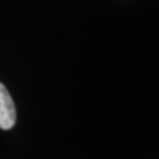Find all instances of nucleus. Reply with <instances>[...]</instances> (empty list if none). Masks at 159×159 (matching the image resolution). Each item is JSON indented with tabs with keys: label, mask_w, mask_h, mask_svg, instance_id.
I'll use <instances>...</instances> for the list:
<instances>
[{
	"label": "nucleus",
	"mask_w": 159,
	"mask_h": 159,
	"mask_svg": "<svg viewBox=\"0 0 159 159\" xmlns=\"http://www.w3.org/2000/svg\"><path fill=\"white\" fill-rule=\"evenodd\" d=\"M16 123V106L8 89L0 82V129L9 130Z\"/></svg>",
	"instance_id": "nucleus-1"
}]
</instances>
